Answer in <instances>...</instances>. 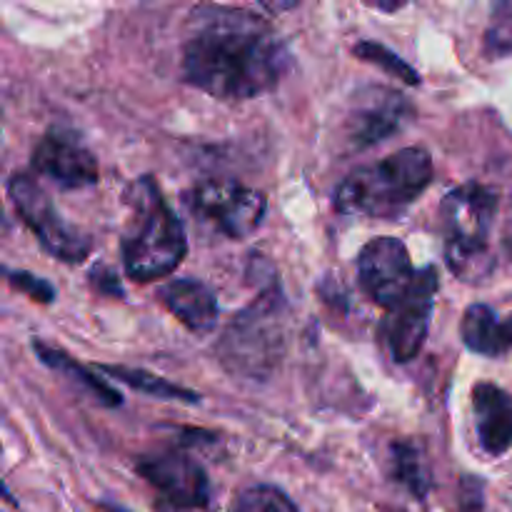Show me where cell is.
<instances>
[{
  "label": "cell",
  "mask_w": 512,
  "mask_h": 512,
  "mask_svg": "<svg viewBox=\"0 0 512 512\" xmlns=\"http://www.w3.org/2000/svg\"><path fill=\"white\" fill-rule=\"evenodd\" d=\"M460 335L465 348L478 355L498 358L512 350V313L500 320L490 305L475 303L460 320Z\"/></svg>",
  "instance_id": "9a60e30c"
},
{
  "label": "cell",
  "mask_w": 512,
  "mask_h": 512,
  "mask_svg": "<svg viewBox=\"0 0 512 512\" xmlns=\"http://www.w3.org/2000/svg\"><path fill=\"white\" fill-rule=\"evenodd\" d=\"M8 198L43 250L63 263H83L90 255V240L65 223L53 200L28 173H13L8 180Z\"/></svg>",
  "instance_id": "8992f818"
},
{
  "label": "cell",
  "mask_w": 512,
  "mask_h": 512,
  "mask_svg": "<svg viewBox=\"0 0 512 512\" xmlns=\"http://www.w3.org/2000/svg\"><path fill=\"white\" fill-rule=\"evenodd\" d=\"M103 508L108 510V512H125L123 508H113V505H103Z\"/></svg>",
  "instance_id": "484cf974"
},
{
  "label": "cell",
  "mask_w": 512,
  "mask_h": 512,
  "mask_svg": "<svg viewBox=\"0 0 512 512\" xmlns=\"http://www.w3.org/2000/svg\"><path fill=\"white\" fill-rule=\"evenodd\" d=\"M103 373L113 375L118 378L120 383H125L128 388L138 390V393L153 395V398L160 400H180V403H190L198 405L200 395L193 393L188 388H180V385L170 383V380L158 378V375L148 373V370H138V368H123V365H103Z\"/></svg>",
  "instance_id": "ac0fdd59"
},
{
  "label": "cell",
  "mask_w": 512,
  "mask_h": 512,
  "mask_svg": "<svg viewBox=\"0 0 512 512\" xmlns=\"http://www.w3.org/2000/svg\"><path fill=\"white\" fill-rule=\"evenodd\" d=\"M138 473L153 485L165 505L178 510H200L210 503V480L200 460L185 448H165L143 455Z\"/></svg>",
  "instance_id": "9c48e42d"
},
{
  "label": "cell",
  "mask_w": 512,
  "mask_h": 512,
  "mask_svg": "<svg viewBox=\"0 0 512 512\" xmlns=\"http://www.w3.org/2000/svg\"><path fill=\"white\" fill-rule=\"evenodd\" d=\"M353 53L358 55L360 60H365V63H370V65H375V68L383 70L385 75H393V78L403 80V83H408V85L420 83L418 70L410 68V65L405 63L398 53H393L390 48H385L383 43H375V40H360V43L353 48Z\"/></svg>",
  "instance_id": "d6986e66"
},
{
  "label": "cell",
  "mask_w": 512,
  "mask_h": 512,
  "mask_svg": "<svg viewBox=\"0 0 512 512\" xmlns=\"http://www.w3.org/2000/svg\"><path fill=\"white\" fill-rule=\"evenodd\" d=\"M460 512H485V483L483 478L460 480Z\"/></svg>",
  "instance_id": "603a6c76"
},
{
  "label": "cell",
  "mask_w": 512,
  "mask_h": 512,
  "mask_svg": "<svg viewBox=\"0 0 512 512\" xmlns=\"http://www.w3.org/2000/svg\"><path fill=\"white\" fill-rule=\"evenodd\" d=\"M158 512H193V510H178V508H170V505H158Z\"/></svg>",
  "instance_id": "d4e9b609"
},
{
  "label": "cell",
  "mask_w": 512,
  "mask_h": 512,
  "mask_svg": "<svg viewBox=\"0 0 512 512\" xmlns=\"http://www.w3.org/2000/svg\"><path fill=\"white\" fill-rule=\"evenodd\" d=\"M390 463H393V480L403 485L415 500H425L430 493V463L428 455L420 445L408 443H393V455H390Z\"/></svg>",
  "instance_id": "e0dca14e"
},
{
  "label": "cell",
  "mask_w": 512,
  "mask_h": 512,
  "mask_svg": "<svg viewBox=\"0 0 512 512\" xmlns=\"http://www.w3.org/2000/svg\"><path fill=\"white\" fill-rule=\"evenodd\" d=\"M285 313L278 280L270 275L260 283L253 303L240 310L220 335L218 358L223 368L238 378H270L285 355Z\"/></svg>",
  "instance_id": "277c9868"
},
{
  "label": "cell",
  "mask_w": 512,
  "mask_h": 512,
  "mask_svg": "<svg viewBox=\"0 0 512 512\" xmlns=\"http://www.w3.org/2000/svg\"><path fill=\"white\" fill-rule=\"evenodd\" d=\"M475 433L480 448L500 458L512 448V395L500 385L478 383L473 388Z\"/></svg>",
  "instance_id": "4fadbf2b"
},
{
  "label": "cell",
  "mask_w": 512,
  "mask_h": 512,
  "mask_svg": "<svg viewBox=\"0 0 512 512\" xmlns=\"http://www.w3.org/2000/svg\"><path fill=\"white\" fill-rule=\"evenodd\" d=\"M413 118V105L403 93L385 85H370L355 93L345 118V133L355 148H373L400 133Z\"/></svg>",
  "instance_id": "8fae6325"
},
{
  "label": "cell",
  "mask_w": 512,
  "mask_h": 512,
  "mask_svg": "<svg viewBox=\"0 0 512 512\" xmlns=\"http://www.w3.org/2000/svg\"><path fill=\"white\" fill-rule=\"evenodd\" d=\"M33 350H35V355L40 358V363L48 365V368H53V370H58V373H63L65 378H70L73 383L83 385L85 390H90V393L98 398V403L108 405V408H118V405H123V398H120L118 390L110 388L108 383H103V380L95 378L93 373H88V370H85L78 360L70 358L65 350L50 348V345L43 343V340H33Z\"/></svg>",
  "instance_id": "2e32d148"
},
{
  "label": "cell",
  "mask_w": 512,
  "mask_h": 512,
  "mask_svg": "<svg viewBox=\"0 0 512 512\" xmlns=\"http://www.w3.org/2000/svg\"><path fill=\"white\" fill-rule=\"evenodd\" d=\"M485 53L493 58H505L512 53V3H500L493 8V18L485 33Z\"/></svg>",
  "instance_id": "44dd1931"
},
{
  "label": "cell",
  "mask_w": 512,
  "mask_h": 512,
  "mask_svg": "<svg viewBox=\"0 0 512 512\" xmlns=\"http://www.w3.org/2000/svg\"><path fill=\"white\" fill-rule=\"evenodd\" d=\"M185 203L195 218L213 225L225 238L243 240L260 228L268 213V200L260 190L248 188L238 180H205L198 183Z\"/></svg>",
  "instance_id": "52a82bcc"
},
{
  "label": "cell",
  "mask_w": 512,
  "mask_h": 512,
  "mask_svg": "<svg viewBox=\"0 0 512 512\" xmlns=\"http://www.w3.org/2000/svg\"><path fill=\"white\" fill-rule=\"evenodd\" d=\"M418 270L400 238L380 235L368 240L358 255V280L375 305L393 310L413 290Z\"/></svg>",
  "instance_id": "ba28073f"
},
{
  "label": "cell",
  "mask_w": 512,
  "mask_h": 512,
  "mask_svg": "<svg viewBox=\"0 0 512 512\" xmlns=\"http://www.w3.org/2000/svg\"><path fill=\"white\" fill-rule=\"evenodd\" d=\"M433 180V158L425 148L390 153L375 165H363L345 175L333 195V205L343 215L393 220L400 218Z\"/></svg>",
  "instance_id": "7a4b0ae2"
},
{
  "label": "cell",
  "mask_w": 512,
  "mask_h": 512,
  "mask_svg": "<svg viewBox=\"0 0 512 512\" xmlns=\"http://www.w3.org/2000/svg\"><path fill=\"white\" fill-rule=\"evenodd\" d=\"M435 295H438V273L433 265H428L418 273L413 290L393 310H388L380 333L395 363H410L423 350L433 318Z\"/></svg>",
  "instance_id": "30bf717a"
},
{
  "label": "cell",
  "mask_w": 512,
  "mask_h": 512,
  "mask_svg": "<svg viewBox=\"0 0 512 512\" xmlns=\"http://www.w3.org/2000/svg\"><path fill=\"white\" fill-rule=\"evenodd\" d=\"M8 283L13 285L15 290L28 295L33 303H43L50 305L55 300V288L48 283V280L38 278V275L28 273V270H10L8 273Z\"/></svg>",
  "instance_id": "7402d4cb"
},
{
  "label": "cell",
  "mask_w": 512,
  "mask_h": 512,
  "mask_svg": "<svg viewBox=\"0 0 512 512\" xmlns=\"http://www.w3.org/2000/svg\"><path fill=\"white\" fill-rule=\"evenodd\" d=\"M498 210L495 190L465 183L443 200L445 263L458 278H483L488 273V235Z\"/></svg>",
  "instance_id": "5b68a950"
},
{
  "label": "cell",
  "mask_w": 512,
  "mask_h": 512,
  "mask_svg": "<svg viewBox=\"0 0 512 512\" xmlns=\"http://www.w3.org/2000/svg\"><path fill=\"white\" fill-rule=\"evenodd\" d=\"M158 300L193 333H208L218 323V298L200 280H170L158 290Z\"/></svg>",
  "instance_id": "5bb4252c"
},
{
  "label": "cell",
  "mask_w": 512,
  "mask_h": 512,
  "mask_svg": "<svg viewBox=\"0 0 512 512\" xmlns=\"http://www.w3.org/2000/svg\"><path fill=\"white\" fill-rule=\"evenodd\" d=\"M290 68V48L260 15L230 5L190 10L180 73L210 98H258L278 88Z\"/></svg>",
  "instance_id": "6da1fadb"
},
{
  "label": "cell",
  "mask_w": 512,
  "mask_h": 512,
  "mask_svg": "<svg viewBox=\"0 0 512 512\" xmlns=\"http://www.w3.org/2000/svg\"><path fill=\"white\" fill-rule=\"evenodd\" d=\"M133 223L120 243L125 273L135 283L168 278L188 253L183 220L165 203L153 178H138L128 190Z\"/></svg>",
  "instance_id": "3957f363"
},
{
  "label": "cell",
  "mask_w": 512,
  "mask_h": 512,
  "mask_svg": "<svg viewBox=\"0 0 512 512\" xmlns=\"http://www.w3.org/2000/svg\"><path fill=\"white\" fill-rule=\"evenodd\" d=\"M228 512H300L293 500L275 485H253L235 495Z\"/></svg>",
  "instance_id": "ffe728a7"
},
{
  "label": "cell",
  "mask_w": 512,
  "mask_h": 512,
  "mask_svg": "<svg viewBox=\"0 0 512 512\" xmlns=\"http://www.w3.org/2000/svg\"><path fill=\"white\" fill-rule=\"evenodd\" d=\"M90 280H93V285L100 290V293H110L115 295V298H123L125 295L118 283V275H115L113 270L105 268V265H95L93 273H90Z\"/></svg>",
  "instance_id": "cb8c5ba5"
},
{
  "label": "cell",
  "mask_w": 512,
  "mask_h": 512,
  "mask_svg": "<svg viewBox=\"0 0 512 512\" xmlns=\"http://www.w3.org/2000/svg\"><path fill=\"white\" fill-rule=\"evenodd\" d=\"M30 165L35 173L45 175L63 190L93 188L100 178L95 155L85 148L83 140L63 128H53L38 140Z\"/></svg>",
  "instance_id": "7c38bea8"
}]
</instances>
